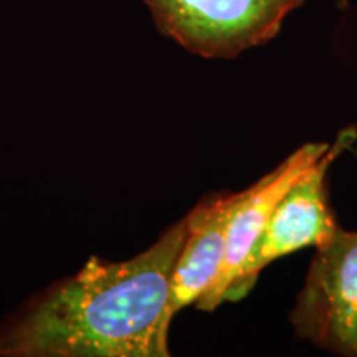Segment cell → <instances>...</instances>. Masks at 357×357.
Wrapping results in <instances>:
<instances>
[{
  "label": "cell",
  "mask_w": 357,
  "mask_h": 357,
  "mask_svg": "<svg viewBox=\"0 0 357 357\" xmlns=\"http://www.w3.org/2000/svg\"><path fill=\"white\" fill-rule=\"evenodd\" d=\"M187 217L131 260L91 257L0 333V357H167L174 265Z\"/></svg>",
  "instance_id": "6da1fadb"
},
{
  "label": "cell",
  "mask_w": 357,
  "mask_h": 357,
  "mask_svg": "<svg viewBox=\"0 0 357 357\" xmlns=\"http://www.w3.org/2000/svg\"><path fill=\"white\" fill-rule=\"evenodd\" d=\"M356 139L354 126L339 132L328 151L284 192L227 289L223 303L243 300L271 261L305 247L319 248L333 238L339 227L329 205L326 176L337 155L349 149Z\"/></svg>",
  "instance_id": "7a4b0ae2"
},
{
  "label": "cell",
  "mask_w": 357,
  "mask_h": 357,
  "mask_svg": "<svg viewBox=\"0 0 357 357\" xmlns=\"http://www.w3.org/2000/svg\"><path fill=\"white\" fill-rule=\"evenodd\" d=\"M305 0H144L159 32L202 58H235L280 33Z\"/></svg>",
  "instance_id": "3957f363"
},
{
  "label": "cell",
  "mask_w": 357,
  "mask_h": 357,
  "mask_svg": "<svg viewBox=\"0 0 357 357\" xmlns=\"http://www.w3.org/2000/svg\"><path fill=\"white\" fill-rule=\"evenodd\" d=\"M289 321L296 337L333 354L357 357V230L337 229L316 248Z\"/></svg>",
  "instance_id": "277c9868"
},
{
  "label": "cell",
  "mask_w": 357,
  "mask_h": 357,
  "mask_svg": "<svg viewBox=\"0 0 357 357\" xmlns=\"http://www.w3.org/2000/svg\"><path fill=\"white\" fill-rule=\"evenodd\" d=\"M328 142H310L288 155L278 167L263 176L247 190L236 194L225 238V255L215 283L195 303L200 311L212 312L225 300L227 289L255 245L275 205L284 192L328 151Z\"/></svg>",
  "instance_id": "5b68a950"
},
{
  "label": "cell",
  "mask_w": 357,
  "mask_h": 357,
  "mask_svg": "<svg viewBox=\"0 0 357 357\" xmlns=\"http://www.w3.org/2000/svg\"><path fill=\"white\" fill-rule=\"evenodd\" d=\"M236 194L211 195L187 213V235L174 265L167 314L195 305L215 283Z\"/></svg>",
  "instance_id": "8992f818"
}]
</instances>
